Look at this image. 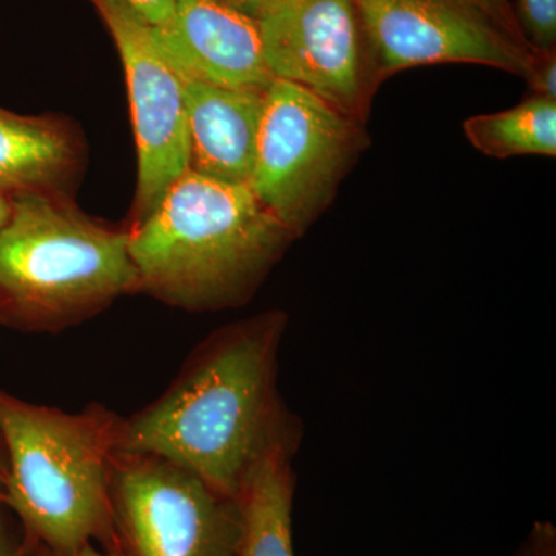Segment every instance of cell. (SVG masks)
Here are the masks:
<instances>
[{"label": "cell", "instance_id": "19", "mask_svg": "<svg viewBox=\"0 0 556 556\" xmlns=\"http://www.w3.org/2000/svg\"><path fill=\"white\" fill-rule=\"evenodd\" d=\"M139 17L152 27H163L170 21L177 0H124Z\"/></svg>", "mask_w": 556, "mask_h": 556}, {"label": "cell", "instance_id": "6", "mask_svg": "<svg viewBox=\"0 0 556 556\" xmlns=\"http://www.w3.org/2000/svg\"><path fill=\"white\" fill-rule=\"evenodd\" d=\"M121 556H237L239 501L166 457L118 450L110 478Z\"/></svg>", "mask_w": 556, "mask_h": 556}, {"label": "cell", "instance_id": "21", "mask_svg": "<svg viewBox=\"0 0 556 556\" xmlns=\"http://www.w3.org/2000/svg\"><path fill=\"white\" fill-rule=\"evenodd\" d=\"M228 2L237 10L251 16L252 20L258 21L260 17L266 16L270 11L287 5L289 2H294V0H228Z\"/></svg>", "mask_w": 556, "mask_h": 556}, {"label": "cell", "instance_id": "16", "mask_svg": "<svg viewBox=\"0 0 556 556\" xmlns=\"http://www.w3.org/2000/svg\"><path fill=\"white\" fill-rule=\"evenodd\" d=\"M522 78L536 97L556 101V50L533 49Z\"/></svg>", "mask_w": 556, "mask_h": 556}, {"label": "cell", "instance_id": "15", "mask_svg": "<svg viewBox=\"0 0 556 556\" xmlns=\"http://www.w3.org/2000/svg\"><path fill=\"white\" fill-rule=\"evenodd\" d=\"M515 14L530 47L555 50L556 0H518Z\"/></svg>", "mask_w": 556, "mask_h": 556}, {"label": "cell", "instance_id": "23", "mask_svg": "<svg viewBox=\"0 0 556 556\" xmlns=\"http://www.w3.org/2000/svg\"><path fill=\"white\" fill-rule=\"evenodd\" d=\"M11 212H13V204H11V195L9 193L3 192L0 189V229L9 223L11 217Z\"/></svg>", "mask_w": 556, "mask_h": 556}, {"label": "cell", "instance_id": "13", "mask_svg": "<svg viewBox=\"0 0 556 556\" xmlns=\"http://www.w3.org/2000/svg\"><path fill=\"white\" fill-rule=\"evenodd\" d=\"M292 450L262 460L241 485V538L237 556H294L292 503L295 475Z\"/></svg>", "mask_w": 556, "mask_h": 556}, {"label": "cell", "instance_id": "2", "mask_svg": "<svg viewBox=\"0 0 556 556\" xmlns=\"http://www.w3.org/2000/svg\"><path fill=\"white\" fill-rule=\"evenodd\" d=\"M127 236L138 291L188 311L244 305L295 240L249 186L189 169Z\"/></svg>", "mask_w": 556, "mask_h": 556}, {"label": "cell", "instance_id": "12", "mask_svg": "<svg viewBox=\"0 0 556 556\" xmlns=\"http://www.w3.org/2000/svg\"><path fill=\"white\" fill-rule=\"evenodd\" d=\"M78 138L61 121L0 108V189L9 195L60 192L78 172Z\"/></svg>", "mask_w": 556, "mask_h": 556}, {"label": "cell", "instance_id": "17", "mask_svg": "<svg viewBox=\"0 0 556 556\" xmlns=\"http://www.w3.org/2000/svg\"><path fill=\"white\" fill-rule=\"evenodd\" d=\"M467 2L482 11L490 21L495 22L497 27L506 31L511 39L517 40L522 46L530 47L525 35H522L521 28H519L517 14H515L510 0H467Z\"/></svg>", "mask_w": 556, "mask_h": 556}, {"label": "cell", "instance_id": "9", "mask_svg": "<svg viewBox=\"0 0 556 556\" xmlns=\"http://www.w3.org/2000/svg\"><path fill=\"white\" fill-rule=\"evenodd\" d=\"M257 22L274 79L298 84L367 123L379 83L351 0H294Z\"/></svg>", "mask_w": 556, "mask_h": 556}, {"label": "cell", "instance_id": "5", "mask_svg": "<svg viewBox=\"0 0 556 556\" xmlns=\"http://www.w3.org/2000/svg\"><path fill=\"white\" fill-rule=\"evenodd\" d=\"M365 144V124L298 84L274 79L249 188L298 239L334 199Z\"/></svg>", "mask_w": 556, "mask_h": 556}, {"label": "cell", "instance_id": "20", "mask_svg": "<svg viewBox=\"0 0 556 556\" xmlns=\"http://www.w3.org/2000/svg\"><path fill=\"white\" fill-rule=\"evenodd\" d=\"M5 504L0 500V556H25L30 544L27 540L20 541V538L11 532V527L5 517Z\"/></svg>", "mask_w": 556, "mask_h": 556}, {"label": "cell", "instance_id": "1", "mask_svg": "<svg viewBox=\"0 0 556 556\" xmlns=\"http://www.w3.org/2000/svg\"><path fill=\"white\" fill-rule=\"evenodd\" d=\"M287 327V313L270 309L211 332L159 399L121 419L119 450L166 457L237 500L265 457L302 442L278 391Z\"/></svg>", "mask_w": 556, "mask_h": 556}, {"label": "cell", "instance_id": "14", "mask_svg": "<svg viewBox=\"0 0 556 556\" xmlns=\"http://www.w3.org/2000/svg\"><path fill=\"white\" fill-rule=\"evenodd\" d=\"M468 141L492 159L556 156V101L533 94L517 108L471 116L464 123Z\"/></svg>", "mask_w": 556, "mask_h": 556}, {"label": "cell", "instance_id": "18", "mask_svg": "<svg viewBox=\"0 0 556 556\" xmlns=\"http://www.w3.org/2000/svg\"><path fill=\"white\" fill-rule=\"evenodd\" d=\"M515 556H556L555 526L547 521L535 522Z\"/></svg>", "mask_w": 556, "mask_h": 556}, {"label": "cell", "instance_id": "22", "mask_svg": "<svg viewBox=\"0 0 556 556\" xmlns=\"http://www.w3.org/2000/svg\"><path fill=\"white\" fill-rule=\"evenodd\" d=\"M38 556H50L46 554H38ZM64 556H121L118 552L108 551V548H98L97 544H87V546L78 548L73 554Z\"/></svg>", "mask_w": 556, "mask_h": 556}, {"label": "cell", "instance_id": "4", "mask_svg": "<svg viewBox=\"0 0 556 556\" xmlns=\"http://www.w3.org/2000/svg\"><path fill=\"white\" fill-rule=\"evenodd\" d=\"M0 229V321L58 332L138 292L127 230L87 217L60 192L11 195Z\"/></svg>", "mask_w": 556, "mask_h": 556}, {"label": "cell", "instance_id": "24", "mask_svg": "<svg viewBox=\"0 0 556 556\" xmlns=\"http://www.w3.org/2000/svg\"><path fill=\"white\" fill-rule=\"evenodd\" d=\"M7 477V456L3 448L2 439H0V492H2L3 482Z\"/></svg>", "mask_w": 556, "mask_h": 556}, {"label": "cell", "instance_id": "11", "mask_svg": "<svg viewBox=\"0 0 556 556\" xmlns=\"http://www.w3.org/2000/svg\"><path fill=\"white\" fill-rule=\"evenodd\" d=\"M182 83L189 170L230 185H251L265 90L228 89L185 76Z\"/></svg>", "mask_w": 556, "mask_h": 556}, {"label": "cell", "instance_id": "8", "mask_svg": "<svg viewBox=\"0 0 556 556\" xmlns=\"http://www.w3.org/2000/svg\"><path fill=\"white\" fill-rule=\"evenodd\" d=\"M376 80L433 64H481L525 75L533 47L467 0H351Z\"/></svg>", "mask_w": 556, "mask_h": 556}, {"label": "cell", "instance_id": "7", "mask_svg": "<svg viewBox=\"0 0 556 556\" xmlns=\"http://www.w3.org/2000/svg\"><path fill=\"white\" fill-rule=\"evenodd\" d=\"M90 2L115 40L126 72L138 148V223L155 211L170 186L189 169L185 83L155 28L124 0Z\"/></svg>", "mask_w": 556, "mask_h": 556}, {"label": "cell", "instance_id": "3", "mask_svg": "<svg viewBox=\"0 0 556 556\" xmlns=\"http://www.w3.org/2000/svg\"><path fill=\"white\" fill-rule=\"evenodd\" d=\"M121 419L102 405L68 413L0 390V500L38 554L64 556L87 544L115 551L110 478Z\"/></svg>", "mask_w": 556, "mask_h": 556}, {"label": "cell", "instance_id": "10", "mask_svg": "<svg viewBox=\"0 0 556 556\" xmlns=\"http://www.w3.org/2000/svg\"><path fill=\"white\" fill-rule=\"evenodd\" d=\"M153 28L185 78L255 90L274 80L258 22L228 0H177L170 21Z\"/></svg>", "mask_w": 556, "mask_h": 556}]
</instances>
